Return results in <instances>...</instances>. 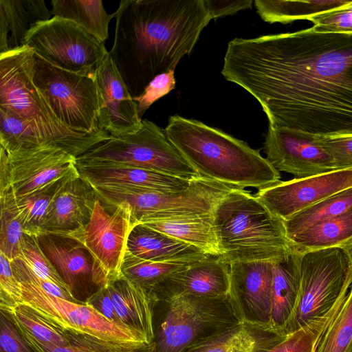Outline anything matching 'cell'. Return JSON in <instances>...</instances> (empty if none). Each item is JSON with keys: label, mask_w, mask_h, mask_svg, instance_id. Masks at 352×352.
Listing matches in <instances>:
<instances>
[{"label": "cell", "mask_w": 352, "mask_h": 352, "mask_svg": "<svg viewBox=\"0 0 352 352\" xmlns=\"http://www.w3.org/2000/svg\"><path fill=\"white\" fill-rule=\"evenodd\" d=\"M189 263H191L143 260L134 256L127 250L122 265V274L124 278L149 294L166 277Z\"/></svg>", "instance_id": "e575fe53"}, {"label": "cell", "mask_w": 352, "mask_h": 352, "mask_svg": "<svg viewBox=\"0 0 352 352\" xmlns=\"http://www.w3.org/2000/svg\"><path fill=\"white\" fill-rule=\"evenodd\" d=\"M93 188L97 197L107 208L120 204L126 206L133 224L212 214L218 202L234 189L201 177L192 179L186 189L175 192H159L118 186Z\"/></svg>", "instance_id": "52a82bcc"}, {"label": "cell", "mask_w": 352, "mask_h": 352, "mask_svg": "<svg viewBox=\"0 0 352 352\" xmlns=\"http://www.w3.org/2000/svg\"><path fill=\"white\" fill-rule=\"evenodd\" d=\"M77 168L80 176L93 187L118 186L175 192L186 189L192 180L116 163L77 162Z\"/></svg>", "instance_id": "44dd1931"}, {"label": "cell", "mask_w": 352, "mask_h": 352, "mask_svg": "<svg viewBox=\"0 0 352 352\" xmlns=\"http://www.w3.org/2000/svg\"><path fill=\"white\" fill-rule=\"evenodd\" d=\"M229 265V298L241 322L272 327V261Z\"/></svg>", "instance_id": "ac0fdd59"}, {"label": "cell", "mask_w": 352, "mask_h": 352, "mask_svg": "<svg viewBox=\"0 0 352 352\" xmlns=\"http://www.w3.org/2000/svg\"><path fill=\"white\" fill-rule=\"evenodd\" d=\"M347 254L352 264V240L342 247Z\"/></svg>", "instance_id": "f907efd6"}, {"label": "cell", "mask_w": 352, "mask_h": 352, "mask_svg": "<svg viewBox=\"0 0 352 352\" xmlns=\"http://www.w3.org/2000/svg\"><path fill=\"white\" fill-rule=\"evenodd\" d=\"M140 223L191 245L206 254L218 257L221 255L212 213L188 218L152 220Z\"/></svg>", "instance_id": "83f0119b"}, {"label": "cell", "mask_w": 352, "mask_h": 352, "mask_svg": "<svg viewBox=\"0 0 352 352\" xmlns=\"http://www.w3.org/2000/svg\"><path fill=\"white\" fill-rule=\"evenodd\" d=\"M51 13L74 21L102 43L109 36V25L116 12L108 14L101 0H53Z\"/></svg>", "instance_id": "f546056e"}, {"label": "cell", "mask_w": 352, "mask_h": 352, "mask_svg": "<svg viewBox=\"0 0 352 352\" xmlns=\"http://www.w3.org/2000/svg\"><path fill=\"white\" fill-rule=\"evenodd\" d=\"M17 329L34 352H151V344H120L103 340L87 334L69 331L67 334L69 344L64 346H56L42 344L23 330L18 328Z\"/></svg>", "instance_id": "1f68e13d"}, {"label": "cell", "mask_w": 352, "mask_h": 352, "mask_svg": "<svg viewBox=\"0 0 352 352\" xmlns=\"http://www.w3.org/2000/svg\"><path fill=\"white\" fill-rule=\"evenodd\" d=\"M116 315L125 327L153 340V300L144 289L124 276L107 286Z\"/></svg>", "instance_id": "d4e9b609"}, {"label": "cell", "mask_w": 352, "mask_h": 352, "mask_svg": "<svg viewBox=\"0 0 352 352\" xmlns=\"http://www.w3.org/2000/svg\"><path fill=\"white\" fill-rule=\"evenodd\" d=\"M346 298V294L342 295L328 312L287 335L266 352H315L321 337L342 308Z\"/></svg>", "instance_id": "d590c367"}, {"label": "cell", "mask_w": 352, "mask_h": 352, "mask_svg": "<svg viewBox=\"0 0 352 352\" xmlns=\"http://www.w3.org/2000/svg\"><path fill=\"white\" fill-rule=\"evenodd\" d=\"M315 352H352V285L342 308L324 332Z\"/></svg>", "instance_id": "74e56055"}, {"label": "cell", "mask_w": 352, "mask_h": 352, "mask_svg": "<svg viewBox=\"0 0 352 352\" xmlns=\"http://www.w3.org/2000/svg\"><path fill=\"white\" fill-rule=\"evenodd\" d=\"M0 252L12 261L21 256L24 227L11 188L0 195Z\"/></svg>", "instance_id": "8d00e7d4"}, {"label": "cell", "mask_w": 352, "mask_h": 352, "mask_svg": "<svg viewBox=\"0 0 352 352\" xmlns=\"http://www.w3.org/2000/svg\"><path fill=\"white\" fill-rule=\"evenodd\" d=\"M19 329L42 344L64 346L69 344L67 331L45 319L28 305L21 303L7 311H1Z\"/></svg>", "instance_id": "836d02e7"}, {"label": "cell", "mask_w": 352, "mask_h": 352, "mask_svg": "<svg viewBox=\"0 0 352 352\" xmlns=\"http://www.w3.org/2000/svg\"><path fill=\"white\" fill-rule=\"evenodd\" d=\"M175 84V69L155 77L146 87L142 94L133 98L138 103L140 118L142 119L144 113L156 100L174 89Z\"/></svg>", "instance_id": "f6af8a7d"}, {"label": "cell", "mask_w": 352, "mask_h": 352, "mask_svg": "<svg viewBox=\"0 0 352 352\" xmlns=\"http://www.w3.org/2000/svg\"><path fill=\"white\" fill-rule=\"evenodd\" d=\"M34 52L28 46L0 54V107L18 115L41 138L78 157L111 138L83 134L63 125L34 82Z\"/></svg>", "instance_id": "5b68a950"}, {"label": "cell", "mask_w": 352, "mask_h": 352, "mask_svg": "<svg viewBox=\"0 0 352 352\" xmlns=\"http://www.w3.org/2000/svg\"><path fill=\"white\" fill-rule=\"evenodd\" d=\"M95 79L99 96L100 129L114 138L139 131L142 119L139 116L138 103L109 54L97 69Z\"/></svg>", "instance_id": "d6986e66"}, {"label": "cell", "mask_w": 352, "mask_h": 352, "mask_svg": "<svg viewBox=\"0 0 352 352\" xmlns=\"http://www.w3.org/2000/svg\"><path fill=\"white\" fill-rule=\"evenodd\" d=\"M350 187H352V169L281 181L258 190L254 195L274 215L284 221Z\"/></svg>", "instance_id": "e0dca14e"}, {"label": "cell", "mask_w": 352, "mask_h": 352, "mask_svg": "<svg viewBox=\"0 0 352 352\" xmlns=\"http://www.w3.org/2000/svg\"><path fill=\"white\" fill-rule=\"evenodd\" d=\"M286 337L272 327L241 322L184 352H266Z\"/></svg>", "instance_id": "cb8c5ba5"}, {"label": "cell", "mask_w": 352, "mask_h": 352, "mask_svg": "<svg viewBox=\"0 0 352 352\" xmlns=\"http://www.w3.org/2000/svg\"><path fill=\"white\" fill-rule=\"evenodd\" d=\"M23 45L57 67L94 77L109 54L104 43L74 21L58 16L35 25Z\"/></svg>", "instance_id": "8fae6325"}, {"label": "cell", "mask_w": 352, "mask_h": 352, "mask_svg": "<svg viewBox=\"0 0 352 352\" xmlns=\"http://www.w3.org/2000/svg\"><path fill=\"white\" fill-rule=\"evenodd\" d=\"M21 302V287L14 274L11 261L0 252L1 311H7Z\"/></svg>", "instance_id": "7bdbcfd3"}, {"label": "cell", "mask_w": 352, "mask_h": 352, "mask_svg": "<svg viewBox=\"0 0 352 352\" xmlns=\"http://www.w3.org/2000/svg\"><path fill=\"white\" fill-rule=\"evenodd\" d=\"M169 142L198 175L239 189L267 188L280 175L259 150L192 119L175 115L164 129Z\"/></svg>", "instance_id": "3957f363"}, {"label": "cell", "mask_w": 352, "mask_h": 352, "mask_svg": "<svg viewBox=\"0 0 352 352\" xmlns=\"http://www.w3.org/2000/svg\"><path fill=\"white\" fill-rule=\"evenodd\" d=\"M18 281L21 287V303L65 331L120 344H151L142 334L111 322L85 303L52 296L29 281Z\"/></svg>", "instance_id": "7c38bea8"}, {"label": "cell", "mask_w": 352, "mask_h": 352, "mask_svg": "<svg viewBox=\"0 0 352 352\" xmlns=\"http://www.w3.org/2000/svg\"><path fill=\"white\" fill-rule=\"evenodd\" d=\"M133 225L126 206L120 204L107 209L98 198L88 222L65 235L86 248L110 285L123 276L122 265Z\"/></svg>", "instance_id": "4fadbf2b"}, {"label": "cell", "mask_w": 352, "mask_h": 352, "mask_svg": "<svg viewBox=\"0 0 352 352\" xmlns=\"http://www.w3.org/2000/svg\"><path fill=\"white\" fill-rule=\"evenodd\" d=\"M152 300L154 337L151 352H184L241 322L229 296Z\"/></svg>", "instance_id": "8992f818"}, {"label": "cell", "mask_w": 352, "mask_h": 352, "mask_svg": "<svg viewBox=\"0 0 352 352\" xmlns=\"http://www.w3.org/2000/svg\"><path fill=\"white\" fill-rule=\"evenodd\" d=\"M11 188L10 170L7 152L1 146L0 152V195Z\"/></svg>", "instance_id": "681fc988"}, {"label": "cell", "mask_w": 352, "mask_h": 352, "mask_svg": "<svg viewBox=\"0 0 352 352\" xmlns=\"http://www.w3.org/2000/svg\"><path fill=\"white\" fill-rule=\"evenodd\" d=\"M80 162H109L149 169L192 180L200 176L169 142L164 131L142 119L134 134L111 137L76 157Z\"/></svg>", "instance_id": "30bf717a"}, {"label": "cell", "mask_w": 352, "mask_h": 352, "mask_svg": "<svg viewBox=\"0 0 352 352\" xmlns=\"http://www.w3.org/2000/svg\"><path fill=\"white\" fill-rule=\"evenodd\" d=\"M351 285L352 264L342 247L301 253L298 295L284 334H291L328 312Z\"/></svg>", "instance_id": "ba28073f"}, {"label": "cell", "mask_w": 352, "mask_h": 352, "mask_svg": "<svg viewBox=\"0 0 352 352\" xmlns=\"http://www.w3.org/2000/svg\"><path fill=\"white\" fill-rule=\"evenodd\" d=\"M75 177L67 178L45 190L16 199L25 234L37 236L41 234L48 208L55 193L66 180Z\"/></svg>", "instance_id": "f35d334b"}, {"label": "cell", "mask_w": 352, "mask_h": 352, "mask_svg": "<svg viewBox=\"0 0 352 352\" xmlns=\"http://www.w3.org/2000/svg\"><path fill=\"white\" fill-rule=\"evenodd\" d=\"M109 54L133 98L175 69L212 19L204 0H122Z\"/></svg>", "instance_id": "7a4b0ae2"}, {"label": "cell", "mask_w": 352, "mask_h": 352, "mask_svg": "<svg viewBox=\"0 0 352 352\" xmlns=\"http://www.w3.org/2000/svg\"><path fill=\"white\" fill-rule=\"evenodd\" d=\"M127 250L141 259L160 262L192 263L210 256L142 223L133 225Z\"/></svg>", "instance_id": "603a6c76"}, {"label": "cell", "mask_w": 352, "mask_h": 352, "mask_svg": "<svg viewBox=\"0 0 352 352\" xmlns=\"http://www.w3.org/2000/svg\"><path fill=\"white\" fill-rule=\"evenodd\" d=\"M47 143L50 142L41 138L18 115L0 107V144L6 151Z\"/></svg>", "instance_id": "ab89813d"}, {"label": "cell", "mask_w": 352, "mask_h": 352, "mask_svg": "<svg viewBox=\"0 0 352 352\" xmlns=\"http://www.w3.org/2000/svg\"><path fill=\"white\" fill-rule=\"evenodd\" d=\"M323 148L331 157L334 170L352 169V135H318Z\"/></svg>", "instance_id": "ee69618b"}, {"label": "cell", "mask_w": 352, "mask_h": 352, "mask_svg": "<svg viewBox=\"0 0 352 352\" xmlns=\"http://www.w3.org/2000/svg\"><path fill=\"white\" fill-rule=\"evenodd\" d=\"M301 253L294 249L272 261L271 325L284 336V328L295 307L300 284Z\"/></svg>", "instance_id": "4316f807"}, {"label": "cell", "mask_w": 352, "mask_h": 352, "mask_svg": "<svg viewBox=\"0 0 352 352\" xmlns=\"http://www.w3.org/2000/svg\"><path fill=\"white\" fill-rule=\"evenodd\" d=\"M34 82L58 120L79 133L106 132L99 127V96L94 76L57 67L34 53Z\"/></svg>", "instance_id": "9c48e42d"}, {"label": "cell", "mask_w": 352, "mask_h": 352, "mask_svg": "<svg viewBox=\"0 0 352 352\" xmlns=\"http://www.w3.org/2000/svg\"><path fill=\"white\" fill-rule=\"evenodd\" d=\"M309 21L318 32L352 34V0L332 10L317 14Z\"/></svg>", "instance_id": "b9f144b4"}, {"label": "cell", "mask_w": 352, "mask_h": 352, "mask_svg": "<svg viewBox=\"0 0 352 352\" xmlns=\"http://www.w3.org/2000/svg\"><path fill=\"white\" fill-rule=\"evenodd\" d=\"M85 303L94 308L111 322L124 326L116 315L107 287L99 289Z\"/></svg>", "instance_id": "7dc6e473"}, {"label": "cell", "mask_w": 352, "mask_h": 352, "mask_svg": "<svg viewBox=\"0 0 352 352\" xmlns=\"http://www.w3.org/2000/svg\"><path fill=\"white\" fill-rule=\"evenodd\" d=\"M230 291V265L208 256L173 273L149 293L153 299L178 296L226 298Z\"/></svg>", "instance_id": "ffe728a7"}, {"label": "cell", "mask_w": 352, "mask_h": 352, "mask_svg": "<svg viewBox=\"0 0 352 352\" xmlns=\"http://www.w3.org/2000/svg\"><path fill=\"white\" fill-rule=\"evenodd\" d=\"M349 0L311 1H254L257 13L270 23H287L296 20L307 19L338 8Z\"/></svg>", "instance_id": "4dcf8cb0"}, {"label": "cell", "mask_w": 352, "mask_h": 352, "mask_svg": "<svg viewBox=\"0 0 352 352\" xmlns=\"http://www.w3.org/2000/svg\"><path fill=\"white\" fill-rule=\"evenodd\" d=\"M0 352H34L14 324L2 312L0 317Z\"/></svg>", "instance_id": "bcb514c9"}, {"label": "cell", "mask_w": 352, "mask_h": 352, "mask_svg": "<svg viewBox=\"0 0 352 352\" xmlns=\"http://www.w3.org/2000/svg\"><path fill=\"white\" fill-rule=\"evenodd\" d=\"M210 15L217 19L236 13L252 7V0L214 1L204 0Z\"/></svg>", "instance_id": "c3c4849f"}, {"label": "cell", "mask_w": 352, "mask_h": 352, "mask_svg": "<svg viewBox=\"0 0 352 352\" xmlns=\"http://www.w3.org/2000/svg\"><path fill=\"white\" fill-rule=\"evenodd\" d=\"M36 238L43 252L78 302L85 303L99 289L109 285L91 254L76 239L47 232L41 233Z\"/></svg>", "instance_id": "9a60e30c"}, {"label": "cell", "mask_w": 352, "mask_h": 352, "mask_svg": "<svg viewBox=\"0 0 352 352\" xmlns=\"http://www.w3.org/2000/svg\"><path fill=\"white\" fill-rule=\"evenodd\" d=\"M7 152L10 186L16 199L45 190L61 181L79 177L76 157L47 143Z\"/></svg>", "instance_id": "5bb4252c"}, {"label": "cell", "mask_w": 352, "mask_h": 352, "mask_svg": "<svg viewBox=\"0 0 352 352\" xmlns=\"http://www.w3.org/2000/svg\"><path fill=\"white\" fill-rule=\"evenodd\" d=\"M20 258L37 276L52 282L69 292L56 268L41 248L36 236L24 234Z\"/></svg>", "instance_id": "60d3db41"}, {"label": "cell", "mask_w": 352, "mask_h": 352, "mask_svg": "<svg viewBox=\"0 0 352 352\" xmlns=\"http://www.w3.org/2000/svg\"><path fill=\"white\" fill-rule=\"evenodd\" d=\"M51 14L43 0H0V54L23 47L29 31Z\"/></svg>", "instance_id": "484cf974"}, {"label": "cell", "mask_w": 352, "mask_h": 352, "mask_svg": "<svg viewBox=\"0 0 352 352\" xmlns=\"http://www.w3.org/2000/svg\"><path fill=\"white\" fill-rule=\"evenodd\" d=\"M293 248L307 251L342 247L352 240V208L287 237Z\"/></svg>", "instance_id": "f1b7e54d"}, {"label": "cell", "mask_w": 352, "mask_h": 352, "mask_svg": "<svg viewBox=\"0 0 352 352\" xmlns=\"http://www.w3.org/2000/svg\"><path fill=\"white\" fill-rule=\"evenodd\" d=\"M267 160L278 170L295 178L334 171L333 161L317 135L269 126L264 142Z\"/></svg>", "instance_id": "2e32d148"}, {"label": "cell", "mask_w": 352, "mask_h": 352, "mask_svg": "<svg viewBox=\"0 0 352 352\" xmlns=\"http://www.w3.org/2000/svg\"><path fill=\"white\" fill-rule=\"evenodd\" d=\"M221 74L258 100L272 128L352 135V34L235 38Z\"/></svg>", "instance_id": "6da1fadb"}, {"label": "cell", "mask_w": 352, "mask_h": 352, "mask_svg": "<svg viewBox=\"0 0 352 352\" xmlns=\"http://www.w3.org/2000/svg\"><path fill=\"white\" fill-rule=\"evenodd\" d=\"M97 199L93 186L80 176L66 180L51 201L41 233L66 234L82 228Z\"/></svg>", "instance_id": "7402d4cb"}, {"label": "cell", "mask_w": 352, "mask_h": 352, "mask_svg": "<svg viewBox=\"0 0 352 352\" xmlns=\"http://www.w3.org/2000/svg\"><path fill=\"white\" fill-rule=\"evenodd\" d=\"M212 217L221 251L219 258L228 265L274 261L294 249L283 220L244 189L234 188L224 196Z\"/></svg>", "instance_id": "277c9868"}, {"label": "cell", "mask_w": 352, "mask_h": 352, "mask_svg": "<svg viewBox=\"0 0 352 352\" xmlns=\"http://www.w3.org/2000/svg\"><path fill=\"white\" fill-rule=\"evenodd\" d=\"M352 208V187L338 192L284 220L287 237Z\"/></svg>", "instance_id": "d6a6232c"}]
</instances>
